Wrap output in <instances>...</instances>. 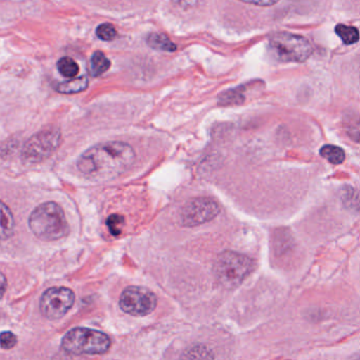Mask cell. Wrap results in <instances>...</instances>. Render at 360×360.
<instances>
[{"instance_id": "obj_20", "label": "cell", "mask_w": 360, "mask_h": 360, "mask_svg": "<svg viewBox=\"0 0 360 360\" xmlns=\"http://www.w3.org/2000/svg\"><path fill=\"white\" fill-rule=\"evenodd\" d=\"M17 345V337L12 332H2L0 333V348L4 350H11Z\"/></svg>"}, {"instance_id": "obj_17", "label": "cell", "mask_w": 360, "mask_h": 360, "mask_svg": "<svg viewBox=\"0 0 360 360\" xmlns=\"http://www.w3.org/2000/svg\"><path fill=\"white\" fill-rule=\"evenodd\" d=\"M345 129L351 139L360 144V116H352L347 118Z\"/></svg>"}, {"instance_id": "obj_1", "label": "cell", "mask_w": 360, "mask_h": 360, "mask_svg": "<svg viewBox=\"0 0 360 360\" xmlns=\"http://www.w3.org/2000/svg\"><path fill=\"white\" fill-rule=\"evenodd\" d=\"M135 158L134 150L128 144L108 142L86 150L77 166L82 175L93 181H111L128 171Z\"/></svg>"}, {"instance_id": "obj_13", "label": "cell", "mask_w": 360, "mask_h": 360, "mask_svg": "<svg viewBox=\"0 0 360 360\" xmlns=\"http://www.w3.org/2000/svg\"><path fill=\"white\" fill-rule=\"evenodd\" d=\"M111 67V61L101 51H97L91 57L90 73L93 77H98Z\"/></svg>"}, {"instance_id": "obj_14", "label": "cell", "mask_w": 360, "mask_h": 360, "mask_svg": "<svg viewBox=\"0 0 360 360\" xmlns=\"http://www.w3.org/2000/svg\"><path fill=\"white\" fill-rule=\"evenodd\" d=\"M321 156L326 160L329 161L331 164L340 165L344 162L346 159V154L342 148L334 145H325L321 147Z\"/></svg>"}, {"instance_id": "obj_10", "label": "cell", "mask_w": 360, "mask_h": 360, "mask_svg": "<svg viewBox=\"0 0 360 360\" xmlns=\"http://www.w3.org/2000/svg\"><path fill=\"white\" fill-rule=\"evenodd\" d=\"M15 220L6 203L0 200V239L6 240L14 234Z\"/></svg>"}, {"instance_id": "obj_3", "label": "cell", "mask_w": 360, "mask_h": 360, "mask_svg": "<svg viewBox=\"0 0 360 360\" xmlns=\"http://www.w3.org/2000/svg\"><path fill=\"white\" fill-rule=\"evenodd\" d=\"M61 347L74 355H101L109 351L111 340L107 334L86 328H75L63 336Z\"/></svg>"}, {"instance_id": "obj_16", "label": "cell", "mask_w": 360, "mask_h": 360, "mask_svg": "<svg viewBox=\"0 0 360 360\" xmlns=\"http://www.w3.org/2000/svg\"><path fill=\"white\" fill-rule=\"evenodd\" d=\"M335 32L346 44H352L359 40V32L356 27L350 25H336Z\"/></svg>"}, {"instance_id": "obj_8", "label": "cell", "mask_w": 360, "mask_h": 360, "mask_svg": "<svg viewBox=\"0 0 360 360\" xmlns=\"http://www.w3.org/2000/svg\"><path fill=\"white\" fill-rule=\"evenodd\" d=\"M75 302V295L68 287H51L40 299V311L48 319H59L65 316Z\"/></svg>"}, {"instance_id": "obj_9", "label": "cell", "mask_w": 360, "mask_h": 360, "mask_svg": "<svg viewBox=\"0 0 360 360\" xmlns=\"http://www.w3.org/2000/svg\"><path fill=\"white\" fill-rule=\"evenodd\" d=\"M220 209L215 201L209 198H198L190 201L181 211V223L184 226L201 225L213 220L219 213Z\"/></svg>"}, {"instance_id": "obj_21", "label": "cell", "mask_w": 360, "mask_h": 360, "mask_svg": "<svg viewBox=\"0 0 360 360\" xmlns=\"http://www.w3.org/2000/svg\"><path fill=\"white\" fill-rule=\"evenodd\" d=\"M174 4L182 8H194V6H199L203 0H173Z\"/></svg>"}, {"instance_id": "obj_18", "label": "cell", "mask_w": 360, "mask_h": 360, "mask_svg": "<svg viewBox=\"0 0 360 360\" xmlns=\"http://www.w3.org/2000/svg\"><path fill=\"white\" fill-rule=\"evenodd\" d=\"M96 35L99 39L111 42V40L115 39L117 31L111 23H103L97 27Z\"/></svg>"}, {"instance_id": "obj_23", "label": "cell", "mask_w": 360, "mask_h": 360, "mask_svg": "<svg viewBox=\"0 0 360 360\" xmlns=\"http://www.w3.org/2000/svg\"><path fill=\"white\" fill-rule=\"evenodd\" d=\"M6 290V279L2 273H0V300L4 297Z\"/></svg>"}, {"instance_id": "obj_15", "label": "cell", "mask_w": 360, "mask_h": 360, "mask_svg": "<svg viewBox=\"0 0 360 360\" xmlns=\"http://www.w3.org/2000/svg\"><path fill=\"white\" fill-rule=\"evenodd\" d=\"M57 68H58L59 73L67 78L75 77L79 71V67L77 63L71 57H61L57 63Z\"/></svg>"}, {"instance_id": "obj_19", "label": "cell", "mask_w": 360, "mask_h": 360, "mask_svg": "<svg viewBox=\"0 0 360 360\" xmlns=\"http://www.w3.org/2000/svg\"><path fill=\"white\" fill-rule=\"evenodd\" d=\"M108 228H109L110 232L113 236H120L122 232V228L124 225V219L122 216L112 215L110 216L107 221Z\"/></svg>"}, {"instance_id": "obj_12", "label": "cell", "mask_w": 360, "mask_h": 360, "mask_svg": "<svg viewBox=\"0 0 360 360\" xmlns=\"http://www.w3.org/2000/svg\"><path fill=\"white\" fill-rule=\"evenodd\" d=\"M148 44L154 50L174 52L177 46L168 36L162 33H151L147 38Z\"/></svg>"}, {"instance_id": "obj_4", "label": "cell", "mask_w": 360, "mask_h": 360, "mask_svg": "<svg viewBox=\"0 0 360 360\" xmlns=\"http://www.w3.org/2000/svg\"><path fill=\"white\" fill-rule=\"evenodd\" d=\"M253 268V261L247 256L224 252L220 254L215 263L216 278L226 289H234L249 276Z\"/></svg>"}, {"instance_id": "obj_11", "label": "cell", "mask_w": 360, "mask_h": 360, "mask_svg": "<svg viewBox=\"0 0 360 360\" xmlns=\"http://www.w3.org/2000/svg\"><path fill=\"white\" fill-rule=\"evenodd\" d=\"M88 77L80 76V77L70 78L69 80L59 82L56 86V90L63 94H73V93L82 92L88 88Z\"/></svg>"}, {"instance_id": "obj_5", "label": "cell", "mask_w": 360, "mask_h": 360, "mask_svg": "<svg viewBox=\"0 0 360 360\" xmlns=\"http://www.w3.org/2000/svg\"><path fill=\"white\" fill-rule=\"evenodd\" d=\"M269 46L276 58L283 61L302 63L312 55L310 42L302 36L288 32H276L269 38Z\"/></svg>"}, {"instance_id": "obj_6", "label": "cell", "mask_w": 360, "mask_h": 360, "mask_svg": "<svg viewBox=\"0 0 360 360\" xmlns=\"http://www.w3.org/2000/svg\"><path fill=\"white\" fill-rule=\"evenodd\" d=\"M61 143L58 129H46L36 133L23 146L22 159L25 162L39 163L52 156Z\"/></svg>"}, {"instance_id": "obj_2", "label": "cell", "mask_w": 360, "mask_h": 360, "mask_svg": "<svg viewBox=\"0 0 360 360\" xmlns=\"http://www.w3.org/2000/svg\"><path fill=\"white\" fill-rule=\"evenodd\" d=\"M30 230L40 240L55 241L69 234V224L63 209L55 202H46L32 211Z\"/></svg>"}, {"instance_id": "obj_22", "label": "cell", "mask_w": 360, "mask_h": 360, "mask_svg": "<svg viewBox=\"0 0 360 360\" xmlns=\"http://www.w3.org/2000/svg\"><path fill=\"white\" fill-rule=\"evenodd\" d=\"M245 4H254V6H271L276 4L279 0H240Z\"/></svg>"}, {"instance_id": "obj_7", "label": "cell", "mask_w": 360, "mask_h": 360, "mask_svg": "<svg viewBox=\"0 0 360 360\" xmlns=\"http://www.w3.org/2000/svg\"><path fill=\"white\" fill-rule=\"evenodd\" d=\"M120 306L127 314L147 316L155 310L158 298L146 287H130L122 292Z\"/></svg>"}]
</instances>
